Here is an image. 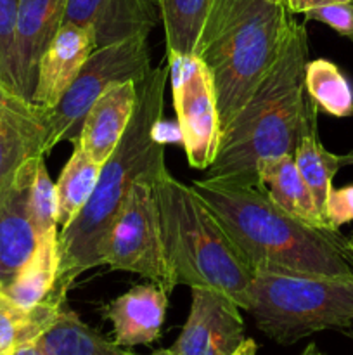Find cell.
Masks as SVG:
<instances>
[{"mask_svg":"<svg viewBox=\"0 0 353 355\" xmlns=\"http://www.w3.org/2000/svg\"><path fill=\"white\" fill-rule=\"evenodd\" d=\"M307 62V28L293 21L269 73L221 130L218 155L203 179L258 186L256 170L263 162L294 155L301 127L315 106L305 90Z\"/></svg>","mask_w":353,"mask_h":355,"instance_id":"obj_3","label":"cell"},{"mask_svg":"<svg viewBox=\"0 0 353 355\" xmlns=\"http://www.w3.org/2000/svg\"><path fill=\"white\" fill-rule=\"evenodd\" d=\"M64 307L66 300L48 298L30 311H23L3 298L0 304V354H10L23 343L37 342Z\"/></svg>","mask_w":353,"mask_h":355,"instance_id":"obj_24","label":"cell"},{"mask_svg":"<svg viewBox=\"0 0 353 355\" xmlns=\"http://www.w3.org/2000/svg\"><path fill=\"white\" fill-rule=\"evenodd\" d=\"M256 350H258V347H256L255 340L246 338L230 355H256Z\"/></svg>","mask_w":353,"mask_h":355,"instance_id":"obj_32","label":"cell"},{"mask_svg":"<svg viewBox=\"0 0 353 355\" xmlns=\"http://www.w3.org/2000/svg\"><path fill=\"white\" fill-rule=\"evenodd\" d=\"M154 180L142 177L128 193L107 234L104 266L138 274L170 295L176 284L163 241Z\"/></svg>","mask_w":353,"mask_h":355,"instance_id":"obj_7","label":"cell"},{"mask_svg":"<svg viewBox=\"0 0 353 355\" xmlns=\"http://www.w3.org/2000/svg\"><path fill=\"white\" fill-rule=\"evenodd\" d=\"M102 165L89 156L85 149L73 144V155L62 168L59 180L55 182L57 191V225L66 227L73 218L85 208L92 198L93 189L99 180Z\"/></svg>","mask_w":353,"mask_h":355,"instance_id":"obj_22","label":"cell"},{"mask_svg":"<svg viewBox=\"0 0 353 355\" xmlns=\"http://www.w3.org/2000/svg\"><path fill=\"white\" fill-rule=\"evenodd\" d=\"M137 104V82H114L92 104L75 144L104 165L127 132Z\"/></svg>","mask_w":353,"mask_h":355,"instance_id":"obj_16","label":"cell"},{"mask_svg":"<svg viewBox=\"0 0 353 355\" xmlns=\"http://www.w3.org/2000/svg\"><path fill=\"white\" fill-rule=\"evenodd\" d=\"M2 300H3V297H2V291H0V304H2Z\"/></svg>","mask_w":353,"mask_h":355,"instance_id":"obj_38","label":"cell"},{"mask_svg":"<svg viewBox=\"0 0 353 355\" xmlns=\"http://www.w3.org/2000/svg\"><path fill=\"white\" fill-rule=\"evenodd\" d=\"M272 2H275V3H280V6H284V7H286V2H287V0H272ZM286 9H287V7H286Z\"/></svg>","mask_w":353,"mask_h":355,"instance_id":"obj_36","label":"cell"},{"mask_svg":"<svg viewBox=\"0 0 353 355\" xmlns=\"http://www.w3.org/2000/svg\"><path fill=\"white\" fill-rule=\"evenodd\" d=\"M189 318L172 350L176 355H230L246 340L241 307L215 288H190Z\"/></svg>","mask_w":353,"mask_h":355,"instance_id":"obj_10","label":"cell"},{"mask_svg":"<svg viewBox=\"0 0 353 355\" xmlns=\"http://www.w3.org/2000/svg\"><path fill=\"white\" fill-rule=\"evenodd\" d=\"M154 189L163 241L176 286L215 288L248 312L256 272L217 215L168 168L156 177Z\"/></svg>","mask_w":353,"mask_h":355,"instance_id":"obj_5","label":"cell"},{"mask_svg":"<svg viewBox=\"0 0 353 355\" xmlns=\"http://www.w3.org/2000/svg\"><path fill=\"white\" fill-rule=\"evenodd\" d=\"M325 220L332 229L353 222V184L339 189L332 187L325 207Z\"/></svg>","mask_w":353,"mask_h":355,"instance_id":"obj_29","label":"cell"},{"mask_svg":"<svg viewBox=\"0 0 353 355\" xmlns=\"http://www.w3.org/2000/svg\"><path fill=\"white\" fill-rule=\"evenodd\" d=\"M149 355H176V354L173 352L172 349H161V350H156V352H152Z\"/></svg>","mask_w":353,"mask_h":355,"instance_id":"obj_35","label":"cell"},{"mask_svg":"<svg viewBox=\"0 0 353 355\" xmlns=\"http://www.w3.org/2000/svg\"><path fill=\"white\" fill-rule=\"evenodd\" d=\"M37 342L48 355H135L104 338L68 307Z\"/></svg>","mask_w":353,"mask_h":355,"instance_id":"obj_21","label":"cell"},{"mask_svg":"<svg viewBox=\"0 0 353 355\" xmlns=\"http://www.w3.org/2000/svg\"><path fill=\"white\" fill-rule=\"evenodd\" d=\"M256 274L353 276V250L339 229L317 227L277 207L258 186L190 184Z\"/></svg>","mask_w":353,"mask_h":355,"instance_id":"obj_2","label":"cell"},{"mask_svg":"<svg viewBox=\"0 0 353 355\" xmlns=\"http://www.w3.org/2000/svg\"><path fill=\"white\" fill-rule=\"evenodd\" d=\"M352 0H287L286 7L291 14H305L310 9H317V7L332 6V3H346Z\"/></svg>","mask_w":353,"mask_h":355,"instance_id":"obj_30","label":"cell"},{"mask_svg":"<svg viewBox=\"0 0 353 355\" xmlns=\"http://www.w3.org/2000/svg\"><path fill=\"white\" fill-rule=\"evenodd\" d=\"M256 175L258 186L269 194L277 207L307 224L332 229L325 224L310 187L307 186L294 163L293 155L266 159L258 166Z\"/></svg>","mask_w":353,"mask_h":355,"instance_id":"obj_18","label":"cell"},{"mask_svg":"<svg viewBox=\"0 0 353 355\" xmlns=\"http://www.w3.org/2000/svg\"><path fill=\"white\" fill-rule=\"evenodd\" d=\"M59 274V232L52 231L38 239L31 259L19 269L12 281L0 286L2 297L14 307L30 311L54 295ZM64 300V298H61Z\"/></svg>","mask_w":353,"mask_h":355,"instance_id":"obj_17","label":"cell"},{"mask_svg":"<svg viewBox=\"0 0 353 355\" xmlns=\"http://www.w3.org/2000/svg\"><path fill=\"white\" fill-rule=\"evenodd\" d=\"M40 158L0 180V286H6L31 259L38 236L30 215V187Z\"/></svg>","mask_w":353,"mask_h":355,"instance_id":"obj_11","label":"cell"},{"mask_svg":"<svg viewBox=\"0 0 353 355\" xmlns=\"http://www.w3.org/2000/svg\"><path fill=\"white\" fill-rule=\"evenodd\" d=\"M30 215L38 239L52 231H57V191L48 177L45 159L37 166L30 187Z\"/></svg>","mask_w":353,"mask_h":355,"instance_id":"obj_26","label":"cell"},{"mask_svg":"<svg viewBox=\"0 0 353 355\" xmlns=\"http://www.w3.org/2000/svg\"><path fill=\"white\" fill-rule=\"evenodd\" d=\"M51 110L0 80V180L30 159L47 155Z\"/></svg>","mask_w":353,"mask_h":355,"instance_id":"obj_12","label":"cell"},{"mask_svg":"<svg viewBox=\"0 0 353 355\" xmlns=\"http://www.w3.org/2000/svg\"><path fill=\"white\" fill-rule=\"evenodd\" d=\"M348 243H350V246H352V250H353V232H352V234H350V238H348Z\"/></svg>","mask_w":353,"mask_h":355,"instance_id":"obj_37","label":"cell"},{"mask_svg":"<svg viewBox=\"0 0 353 355\" xmlns=\"http://www.w3.org/2000/svg\"><path fill=\"white\" fill-rule=\"evenodd\" d=\"M263 335L279 345L353 326V276L258 272L248 309Z\"/></svg>","mask_w":353,"mask_h":355,"instance_id":"obj_6","label":"cell"},{"mask_svg":"<svg viewBox=\"0 0 353 355\" xmlns=\"http://www.w3.org/2000/svg\"><path fill=\"white\" fill-rule=\"evenodd\" d=\"M168 80L170 62L166 59L137 82V104L127 132L100 168L89 203L59 232L55 297L66 300L80 276L104 266L107 234L134 184L142 177L156 179L166 170L165 142L158 139V130L163 121Z\"/></svg>","mask_w":353,"mask_h":355,"instance_id":"obj_1","label":"cell"},{"mask_svg":"<svg viewBox=\"0 0 353 355\" xmlns=\"http://www.w3.org/2000/svg\"><path fill=\"white\" fill-rule=\"evenodd\" d=\"M159 19L158 0H96L90 21L96 49L149 38Z\"/></svg>","mask_w":353,"mask_h":355,"instance_id":"obj_19","label":"cell"},{"mask_svg":"<svg viewBox=\"0 0 353 355\" xmlns=\"http://www.w3.org/2000/svg\"><path fill=\"white\" fill-rule=\"evenodd\" d=\"M300 355H324V352H322L320 349H318L315 343H310V345H307L303 349V352H301Z\"/></svg>","mask_w":353,"mask_h":355,"instance_id":"obj_33","label":"cell"},{"mask_svg":"<svg viewBox=\"0 0 353 355\" xmlns=\"http://www.w3.org/2000/svg\"><path fill=\"white\" fill-rule=\"evenodd\" d=\"M10 355H48L38 345V342H30V343H23V345L16 347V349L10 352Z\"/></svg>","mask_w":353,"mask_h":355,"instance_id":"obj_31","label":"cell"},{"mask_svg":"<svg viewBox=\"0 0 353 355\" xmlns=\"http://www.w3.org/2000/svg\"><path fill=\"white\" fill-rule=\"evenodd\" d=\"M317 111L318 107L314 106L308 113L307 120L301 127L293 158L301 177L310 187L315 203H317L318 210L325 220V207H327L329 194L332 191V179L341 168V162H339V155L327 151L318 139ZM325 224H327V220H325Z\"/></svg>","mask_w":353,"mask_h":355,"instance_id":"obj_20","label":"cell"},{"mask_svg":"<svg viewBox=\"0 0 353 355\" xmlns=\"http://www.w3.org/2000/svg\"><path fill=\"white\" fill-rule=\"evenodd\" d=\"M151 69L147 38H132L96 49L55 107L51 110L47 155L61 142L75 144L92 104L114 82H141Z\"/></svg>","mask_w":353,"mask_h":355,"instance_id":"obj_8","label":"cell"},{"mask_svg":"<svg viewBox=\"0 0 353 355\" xmlns=\"http://www.w3.org/2000/svg\"><path fill=\"white\" fill-rule=\"evenodd\" d=\"M293 14L272 0H213L196 54L211 73L221 130L279 55Z\"/></svg>","mask_w":353,"mask_h":355,"instance_id":"obj_4","label":"cell"},{"mask_svg":"<svg viewBox=\"0 0 353 355\" xmlns=\"http://www.w3.org/2000/svg\"><path fill=\"white\" fill-rule=\"evenodd\" d=\"M19 0H0V80L12 89V45Z\"/></svg>","mask_w":353,"mask_h":355,"instance_id":"obj_27","label":"cell"},{"mask_svg":"<svg viewBox=\"0 0 353 355\" xmlns=\"http://www.w3.org/2000/svg\"><path fill=\"white\" fill-rule=\"evenodd\" d=\"M305 90L315 106L336 118L353 114V89L345 73L329 59H315L305 66Z\"/></svg>","mask_w":353,"mask_h":355,"instance_id":"obj_25","label":"cell"},{"mask_svg":"<svg viewBox=\"0 0 353 355\" xmlns=\"http://www.w3.org/2000/svg\"><path fill=\"white\" fill-rule=\"evenodd\" d=\"M307 21H318L332 30L338 31L341 37L350 38L353 42V3H332V6L317 7L305 12Z\"/></svg>","mask_w":353,"mask_h":355,"instance_id":"obj_28","label":"cell"},{"mask_svg":"<svg viewBox=\"0 0 353 355\" xmlns=\"http://www.w3.org/2000/svg\"><path fill=\"white\" fill-rule=\"evenodd\" d=\"M93 51L96 42L90 28L62 23L38 66L37 87L31 101L47 110L55 107Z\"/></svg>","mask_w":353,"mask_h":355,"instance_id":"obj_14","label":"cell"},{"mask_svg":"<svg viewBox=\"0 0 353 355\" xmlns=\"http://www.w3.org/2000/svg\"><path fill=\"white\" fill-rule=\"evenodd\" d=\"M213 0H158L166 55H194Z\"/></svg>","mask_w":353,"mask_h":355,"instance_id":"obj_23","label":"cell"},{"mask_svg":"<svg viewBox=\"0 0 353 355\" xmlns=\"http://www.w3.org/2000/svg\"><path fill=\"white\" fill-rule=\"evenodd\" d=\"M179 132L187 162L208 170L218 155L221 137L217 92L208 66L197 55H166Z\"/></svg>","mask_w":353,"mask_h":355,"instance_id":"obj_9","label":"cell"},{"mask_svg":"<svg viewBox=\"0 0 353 355\" xmlns=\"http://www.w3.org/2000/svg\"><path fill=\"white\" fill-rule=\"evenodd\" d=\"M66 0H19L12 45V89L33 99L38 66L57 35Z\"/></svg>","mask_w":353,"mask_h":355,"instance_id":"obj_13","label":"cell"},{"mask_svg":"<svg viewBox=\"0 0 353 355\" xmlns=\"http://www.w3.org/2000/svg\"><path fill=\"white\" fill-rule=\"evenodd\" d=\"M352 3H353V0H352Z\"/></svg>","mask_w":353,"mask_h":355,"instance_id":"obj_40","label":"cell"},{"mask_svg":"<svg viewBox=\"0 0 353 355\" xmlns=\"http://www.w3.org/2000/svg\"><path fill=\"white\" fill-rule=\"evenodd\" d=\"M168 297L158 284L141 283L109 302L104 318L113 326L114 343L120 347L151 345L161 336Z\"/></svg>","mask_w":353,"mask_h":355,"instance_id":"obj_15","label":"cell"},{"mask_svg":"<svg viewBox=\"0 0 353 355\" xmlns=\"http://www.w3.org/2000/svg\"><path fill=\"white\" fill-rule=\"evenodd\" d=\"M339 162H341V166L353 165V149L346 153V155H339Z\"/></svg>","mask_w":353,"mask_h":355,"instance_id":"obj_34","label":"cell"},{"mask_svg":"<svg viewBox=\"0 0 353 355\" xmlns=\"http://www.w3.org/2000/svg\"><path fill=\"white\" fill-rule=\"evenodd\" d=\"M0 355H10V354H0Z\"/></svg>","mask_w":353,"mask_h":355,"instance_id":"obj_39","label":"cell"}]
</instances>
